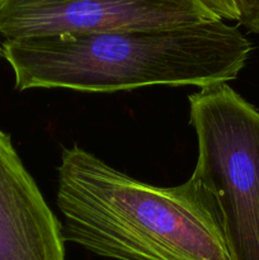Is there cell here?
Returning <instances> with one entry per match:
<instances>
[{"instance_id":"2","label":"cell","mask_w":259,"mask_h":260,"mask_svg":"<svg viewBox=\"0 0 259 260\" xmlns=\"http://www.w3.org/2000/svg\"><path fill=\"white\" fill-rule=\"evenodd\" d=\"M57 182L63 243L116 260H230L190 179L155 187L75 145L63 150Z\"/></svg>"},{"instance_id":"7","label":"cell","mask_w":259,"mask_h":260,"mask_svg":"<svg viewBox=\"0 0 259 260\" xmlns=\"http://www.w3.org/2000/svg\"><path fill=\"white\" fill-rule=\"evenodd\" d=\"M217 19L239 20V12L234 0H198Z\"/></svg>"},{"instance_id":"5","label":"cell","mask_w":259,"mask_h":260,"mask_svg":"<svg viewBox=\"0 0 259 260\" xmlns=\"http://www.w3.org/2000/svg\"><path fill=\"white\" fill-rule=\"evenodd\" d=\"M0 260H65L61 223L2 129Z\"/></svg>"},{"instance_id":"4","label":"cell","mask_w":259,"mask_h":260,"mask_svg":"<svg viewBox=\"0 0 259 260\" xmlns=\"http://www.w3.org/2000/svg\"><path fill=\"white\" fill-rule=\"evenodd\" d=\"M217 19L198 0H0L5 41L164 29Z\"/></svg>"},{"instance_id":"3","label":"cell","mask_w":259,"mask_h":260,"mask_svg":"<svg viewBox=\"0 0 259 260\" xmlns=\"http://www.w3.org/2000/svg\"><path fill=\"white\" fill-rule=\"evenodd\" d=\"M197 162L189 178L230 260H259V111L228 84L190 94Z\"/></svg>"},{"instance_id":"1","label":"cell","mask_w":259,"mask_h":260,"mask_svg":"<svg viewBox=\"0 0 259 260\" xmlns=\"http://www.w3.org/2000/svg\"><path fill=\"white\" fill-rule=\"evenodd\" d=\"M250 41L221 19L164 29L4 41L17 90L114 93L149 85L203 88L235 80Z\"/></svg>"},{"instance_id":"8","label":"cell","mask_w":259,"mask_h":260,"mask_svg":"<svg viewBox=\"0 0 259 260\" xmlns=\"http://www.w3.org/2000/svg\"><path fill=\"white\" fill-rule=\"evenodd\" d=\"M3 57V43L0 42V58Z\"/></svg>"},{"instance_id":"6","label":"cell","mask_w":259,"mask_h":260,"mask_svg":"<svg viewBox=\"0 0 259 260\" xmlns=\"http://www.w3.org/2000/svg\"><path fill=\"white\" fill-rule=\"evenodd\" d=\"M239 12V24L249 32L259 33V0H234Z\"/></svg>"}]
</instances>
